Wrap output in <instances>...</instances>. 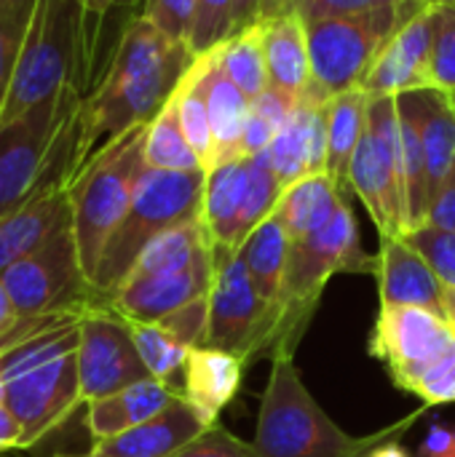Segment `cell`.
<instances>
[{"mask_svg":"<svg viewBox=\"0 0 455 457\" xmlns=\"http://www.w3.org/2000/svg\"><path fill=\"white\" fill-rule=\"evenodd\" d=\"M346 198L349 195L341 193L327 174H308L282 193L274 214L282 220L290 241H303L324 230Z\"/></svg>","mask_w":455,"mask_h":457,"instance_id":"cell-24","label":"cell"},{"mask_svg":"<svg viewBox=\"0 0 455 457\" xmlns=\"http://www.w3.org/2000/svg\"><path fill=\"white\" fill-rule=\"evenodd\" d=\"M426 3V0H424ZM416 3L402 0H300L298 16L308 21L333 19V16H381V13H402Z\"/></svg>","mask_w":455,"mask_h":457,"instance_id":"cell-39","label":"cell"},{"mask_svg":"<svg viewBox=\"0 0 455 457\" xmlns=\"http://www.w3.org/2000/svg\"><path fill=\"white\" fill-rule=\"evenodd\" d=\"M212 423L188 404L182 396L174 399L156 418L110 439L91 442V457H174L185 445L201 436Z\"/></svg>","mask_w":455,"mask_h":457,"instance_id":"cell-18","label":"cell"},{"mask_svg":"<svg viewBox=\"0 0 455 457\" xmlns=\"http://www.w3.org/2000/svg\"><path fill=\"white\" fill-rule=\"evenodd\" d=\"M83 313L19 316L13 329L0 340L5 407L21 426V447H32L48 436L83 404L78 378Z\"/></svg>","mask_w":455,"mask_h":457,"instance_id":"cell-2","label":"cell"},{"mask_svg":"<svg viewBox=\"0 0 455 457\" xmlns=\"http://www.w3.org/2000/svg\"><path fill=\"white\" fill-rule=\"evenodd\" d=\"M204 185L206 171H142L129 212L110 236L91 278L97 308H105L150 241L177 225L201 220Z\"/></svg>","mask_w":455,"mask_h":457,"instance_id":"cell-7","label":"cell"},{"mask_svg":"<svg viewBox=\"0 0 455 457\" xmlns=\"http://www.w3.org/2000/svg\"><path fill=\"white\" fill-rule=\"evenodd\" d=\"M174 457H257V450L252 442H241L239 436H233L217 420Z\"/></svg>","mask_w":455,"mask_h":457,"instance_id":"cell-41","label":"cell"},{"mask_svg":"<svg viewBox=\"0 0 455 457\" xmlns=\"http://www.w3.org/2000/svg\"><path fill=\"white\" fill-rule=\"evenodd\" d=\"M249 185V158H233L206 171L201 220L215 246L239 249V217Z\"/></svg>","mask_w":455,"mask_h":457,"instance_id":"cell-22","label":"cell"},{"mask_svg":"<svg viewBox=\"0 0 455 457\" xmlns=\"http://www.w3.org/2000/svg\"><path fill=\"white\" fill-rule=\"evenodd\" d=\"M231 11L233 0H196L193 29L188 37L193 56L209 54L231 37Z\"/></svg>","mask_w":455,"mask_h":457,"instance_id":"cell-38","label":"cell"},{"mask_svg":"<svg viewBox=\"0 0 455 457\" xmlns=\"http://www.w3.org/2000/svg\"><path fill=\"white\" fill-rule=\"evenodd\" d=\"M424 412L426 404L375 434L351 436L311 396L295 367V356H276L271 359L252 445L257 457H367L383 442H400Z\"/></svg>","mask_w":455,"mask_h":457,"instance_id":"cell-3","label":"cell"},{"mask_svg":"<svg viewBox=\"0 0 455 457\" xmlns=\"http://www.w3.org/2000/svg\"><path fill=\"white\" fill-rule=\"evenodd\" d=\"M174 399H180V396L169 386L156 380V378L134 383V386L113 394V396L97 399V402L88 404V415H86L91 439L99 442V439L118 436V434H123V431H129V428L156 418Z\"/></svg>","mask_w":455,"mask_h":457,"instance_id":"cell-23","label":"cell"},{"mask_svg":"<svg viewBox=\"0 0 455 457\" xmlns=\"http://www.w3.org/2000/svg\"><path fill=\"white\" fill-rule=\"evenodd\" d=\"M418 118H421V142L426 155V185L429 206L451 174L455 161V102L448 91L426 88L416 91Z\"/></svg>","mask_w":455,"mask_h":457,"instance_id":"cell-27","label":"cell"},{"mask_svg":"<svg viewBox=\"0 0 455 457\" xmlns=\"http://www.w3.org/2000/svg\"><path fill=\"white\" fill-rule=\"evenodd\" d=\"M220 64L228 78L252 99H257L268 86V64H265V46H263V24L244 29L241 35L225 40L220 46Z\"/></svg>","mask_w":455,"mask_h":457,"instance_id":"cell-31","label":"cell"},{"mask_svg":"<svg viewBox=\"0 0 455 457\" xmlns=\"http://www.w3.org/2000/svg\"><path fill=\"white\" fill-rule=\"evenodd\" d=\"M451 96H453V102H455V91H453V94H451Z\"/></svg>","mask_w":455,"mask_h":457,"instance_id":"cell-60","label":"cell"},{"mask_svg":"<svg viewBox=\"0 0 455 457\" xmlns=\"http://www.w3.org/2000/svg\"><path fill=\"white\" fill-rule=\"evenodd\" d=\"M429 5H453L455 8V0H426Z\"/></svg>","mask_w":455,"mask_h":457,"instance_id":"cell-56","label":"cell"},{"mask_svg":"<svg viewBox=\"0 0 455 457\" xmlns=\"http://www.w3.org/2000/svg\"><path fill=\"white\" fill-rule=\"evenodd\" d=\"M158 327L164 332H169L174 340H180L185 348H204L206 343V327H209V297H201L174 313H169L166 319L158 321Z\"/></svg>","mask_w":455,"mask_h":457,"instance_id":"cell-40","label":"cell"},{"mask_svg":"<svg viewBox=\"0 0 455 457\" xmlns=\"http://www.w3.org/2000/svg\"><path fill=\"white\" fill-rule=\"evenodd\" d=\"M274 5H276V0H233V11H231V37L241 35L249 27L263 24L265 19H271L274 16Z\"/></svg>","mask_w":455,"mask_h":457,"instance_id":"cell-45","label":"cell"},{"mask_svg":"<svg viewBox=\"0 0 455 457\" xmlns=\"http://www.w3.org/2000/svg\"><path fill=\"white\" fill-rule=\"evenodd\" d=\"M349 187L365 204L378 236L408 233L397 96H370L367 129L349 169Z\"/></svg>","mask_w":455,"mask_h":457,"instance_id":"cell-10","label":"cell"},{"mask_svg":"<svg viewBox=\"0 0 455 457\" xmlns=\"http://www.w3.org/2000/svg\"><path fill=\"white\" fill-rule=\"evenodd\" d=\"M78 378L83 404L113 396L134 383L150 378L131 324L110 308H91L80 321V345H78Z\"/></svg>","mask_w":455,"mask_h":457,"instance_id":"cell-14","label":"cell"},{"mask_svg":"<svg viewBox=\"0 0 455 457\" xmlns=\"http://www.w3.org/2000/svg\"><path fill=\"white\" fill-rule=\"evenodd\" d=\"M86 3V11H88V16H91V21L99 27L102 24V19L118 5V0H83Z\"/></svg>","mask_w":455,"mask_h":457,"instance_id":"cell-51","label":"cell"},{"mask_svg":"<svg viewBox=\"0 0 455 457\" xmlns=\"http://www.w3.org/2000/svg\"><path fill=\"white\" fill-rule=\"evenodd\" d=\"M434 88L432 75V5L408 19L381 48L362 91L370 96H400Z\"/></svg>","mask_w":455,"mask_h":457,"instance_id":"cell-16","label":"cell"},{"mask_svg":"<svg viewBox=\"0 0 455 457\" xmlns=\"http://www.w3.org/2000/svg\"><path fill=\"white\" fill-rule=\"evenodd\" d=\"M206 107H209V123H212L217 163L241 158V134H244V123L249 118L252 102L223 70L220 48H217V56H215L209 72H206Z\"/></svg>","mask_w":455,"mask_h":457,"instance_id":"cell-28","label":"cell"},{"mask_svg":"<svg viewBox=\"0 0 455 457\" xmlns=\"http://www.w3.org/2000/svg\"><path fill=\"white\" fill-rule=\"evenodd\" d=\"M429 3H416L402 13L381 16H333L308 21L311 91L306 96L330 102L346 91L362 88L386 40Z\"/></svg>","mask_w":455,"mask_h":457,"instance_id":"cell-9","label":"cell"},{"mask_svg":"<svg viewBox=\"0 0 455 457\" xmlns=\"http://www.w3.org/2000/svg\"><path fill=\"white\" fill-rule=\"evenodd\" d=\"M263 46L271 86L303 99L311 91V54L306 21L298 16V11L265 19Z\"/></svg>","mask_w":455,"mask_h":457,"instance_id":"cell-21","label":"cell"},{"mask_svg":"<svg viewBox=\"0 0 455 457\" xmlns=\"http://www.w3.org/2000/svg\"><path fill=\"white\" fill-rule=\"evenodd\" d=\"M367 112H370V94L362 88L346 91L327 102V177L346 195H351L349 169L365 137Z\"/></svg>","mask_w":455,"mask_h":457,"instance_id":"cell-25","label":"cell"},{"mask_svg":"<svg viewBox=\"0 0 455 457\" xmlns=\"http://www.w3.org/2000/svg\"><path fill=\"white\" fill-rule=\"evenodd\" d=\"M16 321H19V313H16L13 300H11V295L3 284V276H0V340L13 329Z\"/></svg>","mask_w":455,"mask_h":457,"instance_id":"cell-50","label":"cell"},{"mask_svg":"<svg viewBox=\"0 0 455 457\" xmlns=\"http://www.w3.org/2000/svg\"><path fill=\"white\" fill-rule=\"evenodd\" d=\"M298 104H300L298 96H292V94H287V91H279V88H274V86H268L257 99H252V110L260 112L265 120H271L276 131L295 115Z\"/></svg>","mask_w":455,"mask_h":457,"instance_id":"cell-44","label":"cell"},{"mask_svg":"<svg viewBox=\"0 0 455 457\" xmlns=\"http://www.w3.org/2000/svg\"><path fill=\"white\" fill-rule=\"evenodd\" d=\"M367 351L386 367L392 383L410 394L434 364L453 353L455 335L451 324L432 311L381 308Z\"/></svg>","mask_w":455,"mask_h":457,"instance_id":"cell-13","label":"cell"},{"mask_svg":"<svg viewBox=\"0 0 455 457\" xmlns=\"http://www.w3.org/2000/svg\"><path fill=\"white\" fill-rule=\"evenodd\" d=\"M67 187H51L0 220V276L40 249L70 220Z\"/></svg>","mask_w":455,"mask_h":457,"instance_id":"cell-19","label":"cell"},{"mask_svg":"<svg viewBox=\"0 0 455 457\" xmlns=\"http://www.w3.org/2000/svg\"><path fill=\"white\" fill-rule=\"evenodd\" d=\"M276 137V129L271 120H265L260 112L249 110V118L244 123V134H241V158H252V155H260L271 147Z\"/></svg>","mask_w":455,"mask_h":457,"instance_id":"cell-46","label":"cell"},{"mask_svg":"<svg viewBox=\"0 0 455 457\" xmlns=\"http://www.w3.org/2000/svg\"><path fill=\"white\" fill-rule=\"evenodd\" d=\"M215 281L209 289L206 348L236 353L247 367L268 356L276 311L257 295L239 249L215 246Z\"/></svg>","mask_w":455,"mask_h":457,"instance_id":"cell-12","label":"cell"},{"mask_svg":"<svg viewBox=\"0 0 455 457\" xmlns=\"http://www.w3.org/2000/svg\"><path fill=\"white\" fill-rule=\"evenodd\" d=\"M445 321L451 324L455 335V289H448V297H445Z\"/></svg>","mask_w":455,"mask_h":457,"instance_id":"cell-53","label":"cell"},{"mask_svg":"<svg viewBox=\"0 0 455 457\" xmlns=\"http://www.w3.org/2000/svg\"><path fill=\"white\" fill-rule=\"evenodd\" d=\"M298 3H300V0H276L274 16H276V13H287V11H298Z\"/></svg>","mask_w":455,"mask_h":457,"instance_id":"cell-55","label":"cell"},{"mask_svg":"<svg viewBox=\"0 0 455 457\" xmlns=\"http://www.w3.org/2000/svg\"><path fill=\"white\" fill-rule=\"evenodd\" d=\"M375 265L378 257L362 249L357 214L351 209V201L346 198L324 230L303 241H292L284 287H282L279 319L265 359L295 356L322 303L324 287L333 276L338 273L375 276Z\"/></svg>","mask_w":455,"mask_h":457,"instance_id":"cell-6","label":"cell"},{"mask_svg":"<svg viewBox=\"0 0 455 457\" xmlns=\"http://www.w3.org/2000/svg\"><path fill=\"white\" fill-rule=\"evenodd\" d=\"M16 447H21V426L13 418V412L5 407V402H0V453Z\"/></svg>","mask_w":455,"mask_h":457,"instance_id":"cell-49","label":"cell"},{"mask_svg":"<svg viewBox=\"0 0 455 457\" xmlns=\"http://www.w3.org/2000/svg\"><path fill=\"white\" fill-rule=\"evenodd\" d=\"M0 402H5V383H3V375H0Z\"/></svg>","mask_w":455,"mask_h":457,"instance_id":"cell-57","label":"cell"},{"mask_svg":"<svg viewBox=\"0 0 455 457\" xmlns=\"http://www.w3.org/2000/svg\"><path fill=\"white\" fill-rule=\"evenodd\" d=\"M35 5L38 0H0V115L13 83Z\"/></svg>","mask_w":455,"mask_h":457,"instance_id":"cell-35","label":"cell"},{"mask_svg":"<svg viewBox=\"0 0 455 457\" xmlns=\"http://www.w3.org/2000/svg\"><path fill=\"white\" fill-rule=\"evenodd\" d=\"M367 457H413L400 442H383V445H378L375 450H370Z\"/></svg>","mask_w":455,"mask_h":457,"instance_id":"cell-52","label":"cell"},{"mask_svg":"<svg viewBox=\"0 0 455 457\" xmlns=\"http://www.w3.org/2000/svg\"><path fill=\"white\" fill-rule=\"evenodd\" d=\"M145 131L147 126H137L123 137L99 147L78 169V174L67 187L72 233L88 278H94L99 257L110 236L121 225L123 214L129 212L137 182L147 169Z\"/></svg>","mask_w":455,"mask_h":457,"instance_id":"cell-8","label":"cell"},{"mask_svg":"<svg viewBox=\"0 0 455 457\" xmlns=\"http://www.w3.org/2000/svg\"><path fill=\"white\" fill-rule=\"evenodd\" d=\"M375 257L381 308H424L445 319L448 289L405 236H381Z\"/></svg>","mask_w":455,"mask_h":457,"instance_id":"cell-17","label":"cell"},{"mask_svg":"<svg viewBox=\"0 0 455 457\" xmlns=\"http://www.w3.org/2000/svg\"><path fill=\"white\" fill-rule=\"evenodd\" d=\"M429 225L434 228H442V230H451L455 233V161L451 174L445 177L442 187L437 190L432 206H429V217H426ZM424 222V225H426Z\"/></svg>","mask_w":455,"mask_h":457,"instance_id":"cell-47","label":"cell"},{"mask_svg":"<svg viewBox=\"0 0 455 457\" xmlns=\"http://www.w3.org/2000/svg\"><path fill=\"white\" fill-rule=\"evenodd\" d=\"M282 193H284V187H282V182H279L276 174H274V166H271V161H268V150L260 153V155H252V158H249L247 198H244L241 217H239V246L247 241V236H249L260 222H265V220L276 212Z\"/></svg>","mask_w":455,"mask_h":457,"instance_id":"cell-34","label":"cell"},{"mask_svg":"<svg viewBox=\"0 0 455 457\" xmlns=\"http://www.w3.org/2000/svg\"><path fill=\"white\" fill-rule=\"evenodd\" d=\"M145 163H147V169H158V171H204L198 155L193 153V147L182 131L174 96L147 123Z\"/></svg>","mask_w":455,"mask_h":457,"instance_id":"cell-30","label":"cell"},{"mask_svg":"<svg viewBox=\"0 0 455 457\" xmlns=\"http://www.w3.org/2000/svg\"><path fill=\"white\" fill-rule=\"evenodd\" d=\"M83 96L86 91L70 86L0 129V220L35 195L72 182Z\"/></svg>","mask_w":455,"mask_h":457,"instance_id":"cell-4","label":"cell"},{"mask_svg":"<svg viewBox=\"0 0 455 457\" xmlns=\"http://www.w3.org/2000/svg\"><path fill=\"white\" fill-rule=\"evenodd\" d=\"M215 56H217V48L196 56V62L190 64V70L185 72V78L180 80V86L174 91L182 131H185L193 153L198 155L204 171L215 169V163H217L215 137H212V123H209V107H206V72H209Z\"/></svg>","mask_w":455,"mask_h":457,"instance_id":"cell-29","label":"cell"},{"mask_svg":"<svg viewBox=\"0 0 455 457\" xmlns=\"http://www.w3.org/2000/svg\"><path fill=\"white\" fill-rule=\"evenodd\" d=\"M247 361L217 348H193L182 375V399L193 404L204 420L217 423L220 412L241 391Z\"/></svg>","mask_w":455,"mask_h":457,"instance_id":"cell-20","label":"cell"},{"mask_svg":"<svg viewBox=\"0 0 455 457\" xmlns=\"http://www.w3.org/2000/svg\"><path fill=\"white\" fill-rule=\"evenodd\" d=\"M97 32L99 27L91 21L83 0H38L0 129L70 86L86 91Z\"/></svg>","mask_w":455,"mask_h":457,"instance_id":"cell-5","label":"cell"},{"mask_svg":"<svg viewBox=\"0 0 455 457\" xmlns=\"http://www.w3.org/2000/svg\"><path fill=\"white\" fill-rule=\"evenodd\" d=\"M308 104L306 99H300L295 115L276 131L271 147H268V161L274 166L276 179L282 182V187L287 190L290 185H295L298 179L308 177Z\"/></svg>","mask_w":455,"mask_h":457,"instance_id":"cell-33","label":"cell"},{"mask_svg":"<svg viewBox=\"0 0 455 457\" xmlns=\"http://www.w3.org/2000/svg\"><path fill=\"white\" fill-rule=\"evenodd\" d=\"M56 457H78V455H56ZM80 457H91V455H80Z\"/></svg>","mask_w":455,"mask_h":457,"instance_id":"cell-59","label":"cell"},{"mask_svg":"<svg viewBox=\"0 0 455 457\" xmlns=\"http://www.w3.org/2000/svg\"><path fill=\"white\" fill-rule=\"evenodd\" d=\"M196 62L188 43L169 37L150 19H126L99 83L80 104L78 169L107 142L147 126L174 96Z\"/></svg>","mask_w":455,"mask_h":457,"instance_id":"cell-1","label":"cell"},{"mask_svg":"<svg viewBox=\"0 0 455 457\" xmlns=\"http://www.w3.org/2000/svg\"><path fill=\"white\" fill-rule=\"evenodd\" d=\"M290 233L284 230L282 220L271 214L265 222H260L247 241L239 246V254L249 270V278L257 289V295L276 311L279 319V303H282V287L284 273L290 262Z\"/></svg>","mask_w":455,"mask_h":457,"instance_id":"cell-26","label":"cell"},{"mask_svg":"<svg viewBox=\"0 0 455 457\" xmlns=\"http://www.w3.org/2000/svg\"><path fill=\"white\" fill-rule=\"evenodd\" d=\"M402 3H424V0H402Z\"/></svg>","mask_w":455,"mask_h":457,"instance_id":"cell-58","label":"cell"},{"mask_svg":"<svg viewBox=\"0 0 455 457\" xmlns=\"http://www.w3.org/2000/svg\"><path fill=\"white\" fill-rule=\"evenodd\" d=\"M432 75L434 88L455 91V8L432 5Z\"/></svg>","mask_w":455,"mask_h":457,"instance_id":"cell-37","label":"cell"},{"mask_svg":"<svg viewBox=\"0 0 455 457\" xmlns=\"http://www.w3.org/2000/svg\"><path fill=\"white\" fill-rule=\"evenodd\" d=\"M212 281H215V252L212 257L185 270L158 273L147 278H126L115 289V295L105 303V308L115 311L126 321L158 324L169 313L201 297H209Z\"/></svg>","mask_w":455,"mask_h":457,"instance_id":"cell-15","label":"cell"},{"mask_svg":"<svg viewBox=\"0 0 455 457\" xmlns=\"http://www.w3.org/2000/svg\"><path fill=\"white\" fill-rule=\"evenodd\" d=\"M410 396H418L426 407L453 404L455 402V351L448 353L440 364H434L410 391Z\"/></svg>","mask_w":455,"mask_h":457,"instance_id":"cell-43","label":"cell"},{"mask_svg":"<svg viewBox=\"0 0 455 457\" xmlns=\"http://www.w3.org/2000/svg\"><path fill=\"white\" fill-rule=\"evenodd\" d=\"M405 241L426 260L445 289H455V233L426 222L408 230Z\"/></svg>","mask_w":455,"mask_h":457,"instance_id":"cell-36","label":"cell"},{"mask_svg":"<svg viewBox=\"0 0 455 457\" xmlns=\"http://www.w3.org/2000/svg\"><path fill=\"white\" fill-rule=\"evenodd\" d=\"M115 8H126L131 16H139L142 13V0H118Z\"/></svg>","mask_w":455,"mask_h":457,"instance_id":"cell-54","label":"cell"},{"mask_svg":"<svg viewBox=\"0 0 455 457\" xmlns=\"http://www.w3.org/2000/svg\"><path fill=\"white\" fill-rule=\"evenodd\" d=\"M418 457H455V426L432 423L418 447Z\"/></svg>","mask_w":455,"mask_h":457,"instance_id":"cell-48","label":"cell"},{"mask_svg":"<svg viewBox=\"0 0 455 457\" xmlns=\"http://www.w3.org/2000/svg\"><path fill=\"white\" fill-rule=\"evenodd\" d=\"M193 13L196 0H142V16L180 43H188L190 37Z\"/></svg>","mask_w":455,"mask_h":457,"instance_id":"cell-42","label":"cell"},{"mask_svg":"<svg viewBox=\"0 0 455 457\" xmlns=\"http://www.w3.org/2000/svg\"><path fill=\"white\" fill-rule=\"evenodd\" d=\"M129 324H131L137 351H139L150 378L161 380L177 396H182V375H185L190 348H185L180 340H174L158 324H139V321H129Z\"/></svg>","mask_w":455,"mask_h":457,"instance_id":"cell-32","label":"cell"},{"mask_svg":"<svg viewBox=\"0 0 455 457\" xmlns=\"http://www.w3.org/2000/svg\"><path fill=\"white\" fill-rule=\"evenodd\" d=\"M3 284L21 319L97 308V292L78 254L72 217L40 249L8 268Z\"/></svg>","mask_w":455,"mask_h":457,"instance_id":"cell-11","label":"cell"}]
</instances>
